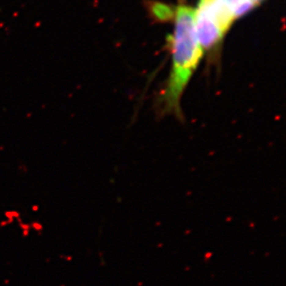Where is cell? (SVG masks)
I'll return each mask as SVG.
<instances>
[{
	"label": "cell",
	"mask_w": 286,
	"mask_h": 286,
	"mask_svg": "<svg viewBox=\"0 0 286 286\" xmlns=\"http://www.w3.org/2000/svg\"><path fill=\"white\" fill-rule=\"evenodd\" d=\"M233 18L216 0H201L195 11V25L201 47L211 48L223 37Z\"/></svg>",
	"instance_id": "7a4b0ae2"
},
{
	"label": "cell",
	"mask_w": 286,
	"mask_h": 286,
	"mask_svg": "<svg viewBox=\"0 0 286 286\" xmlns=\"http://www.w3.org/2000/svg\"><path fill=\"white\" fill-rule=\"evenodd\" d=\"M233 20L245 14L262 0H216Z\"/></svg>",
	"instance_id": "3957f363"
},
{
	"label": "cell",
	"mask_w": 286,
	"mask_h": 286,
	"mask_svg": "<svg viewBox=\"0 0 286 286\" xmlns=\"http://www.w3.org/2000/svg\"><path fill=\"white\" fill-rule=\"evenodd\" d=\"M174 14L172 68L168 85L162 95V102L167 111L179 110L183 90L203 55V49L196 31L195 10L185 6H180L175 9Z\"/></svg>",
	"instance_id": "6da1fadb"
}]
</instances>
